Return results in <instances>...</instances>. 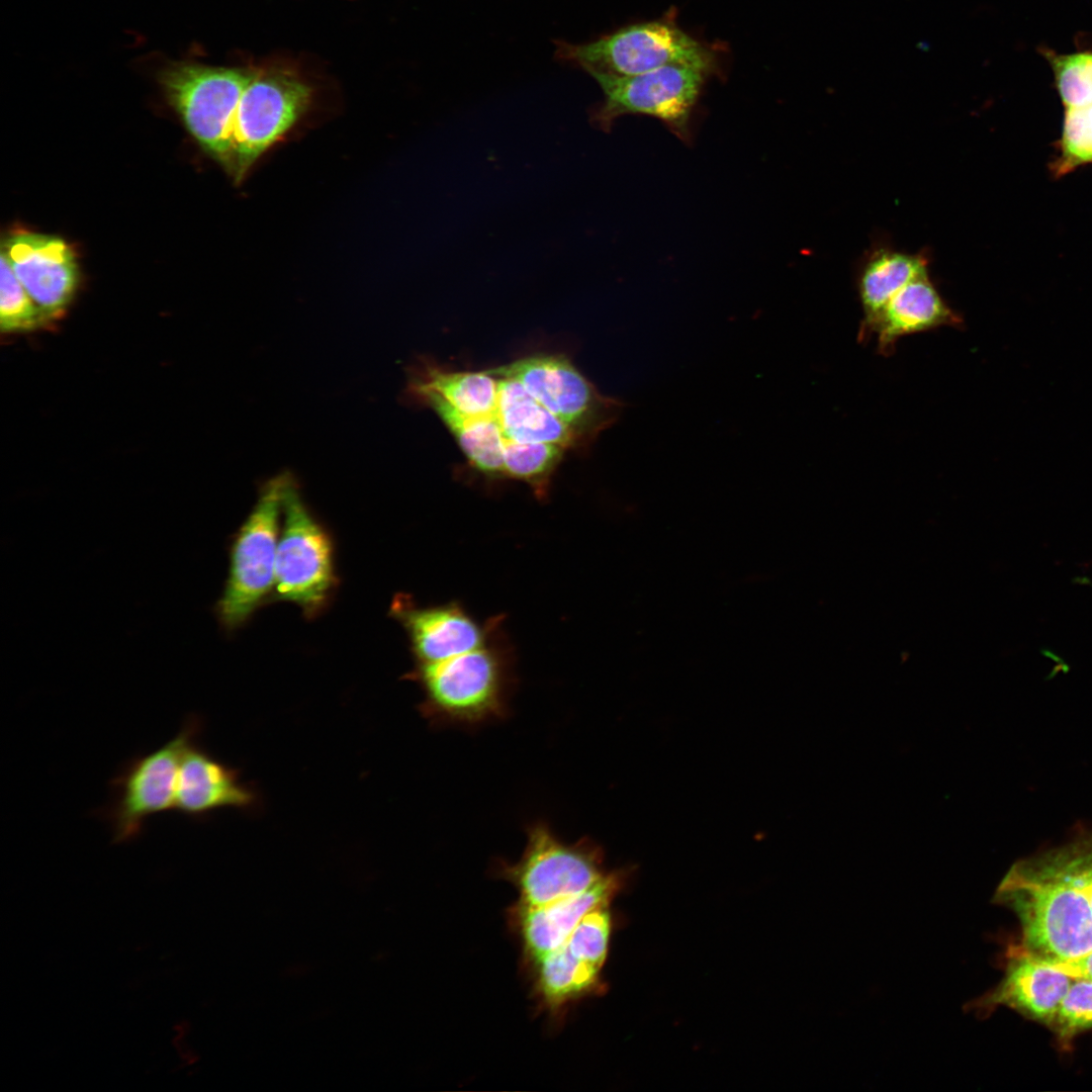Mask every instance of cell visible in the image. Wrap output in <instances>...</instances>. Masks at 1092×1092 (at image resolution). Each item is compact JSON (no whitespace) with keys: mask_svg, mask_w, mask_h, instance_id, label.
<instances>
[{"mask_svg":"<svg viewBox=\"0 0 1092 1092\" xmlns=\"http://www.w3.org/2000/svg\"><path fill=\"white\" fill-rule=\"evenodd\" d=\"M555 58L592 74L634 76L668 65L718 69L714 50L695 38L670 11L663 17L628 24L583 43L555 40Z\"/></svg>","mask_w":1092,"mask_h":1092,"instance_id":"3957f363","label":"cell"},{"mask_svg":"<svg viewBox=\"0 0 1092 1092\" xmlns=\"http://www.w3.org/2000/svg\"><path fill=\"white\" fill-rule=\"evenodd\" d=\"M1050 1026L1063 1044L1092 1028V981L1073 979Z\"/></svg>","mask_w":1092,"mask_h":1092,"instance_id":"83f0119b","label":"cell"},{"mask_svg":"<svg viewBox=\"0 0 1092 1092\" xmlns=\"http://www.w3.org/2000/svg\"><path fill=\"white\" fill-rule=\"evenodd\" d=\"M995 901L1018 918L1027 953L1065 962L1092 952L1086 833L1015 862L1001 881Z\"/></svg>","mask_w":1092,"mask_h":1092,"instance_id":"6da1fadb","label":"cell"},{"mask_svg":"<svg viewBox=\"0 0 1092 1092\" xmlns=\"http://www.w3.org/2000/svg\"><path fill=\"white\" fill-rule=\"evenodd\" d=\"M497 376L498 391L493 416L506 440L548 443L566 450H587L576 434L533 397L519 380Z\"/></svg>","mask_w":1092,"mask_h":1092,"instance_id":"ac0fdd59","label":"cell"},{"mask_svg":"<svg viewBox=\"0 0 1092 1092\" xmlns=\"http://www.w3.org/2000/svg\"><path fill=\"white\" fill-rule=\"evenodd\" d=\"M519 380L527 391L571 429L588 450L614 425L625 404L602 394L562 354H538L490 369Z\"/></svg>","mask_w":1092,"mask_h":1092,"instance_id":"8fae6325","label":"cell"},{"mask_svg":"<svg viewBox=\"0 0 1092 1092\" xmlns=\"http://www.w3.org/2000/svg\"><path fill=\"white\" fill-rule=\"evenodd\" d=\"M607 907H599L583 916L564 943L576 959L599 969H602L607 957L611 931Z\"/></svg>","mask_w":1092,"mask_h":1092,"instance_id":"4316f807","label":"cell"},{"mask_svg":"<svg viewBox=\"0 0 1092 1092\" xmlns=\"http://www.w3.org/2000/svg\"><path fill=\"white\" fill-rule=\"evenodd\" d=\"M1039 961L1045 963L1046 965L1055 968L1060 972H1063L1064 974L1072 977L1073 979H1084L1092 981V952L1065 962H1046L1042 960Z\"/></svg>","mask_w":1092,"mask_h":1092,"instance_id":"f1b7e54d","label":"cell"},{"mask_svg":"<svg viewBox=\"0 0 1092 1092\" xmlns=\"http://www.w3.org/2000/svg\"><path fill=\"white\" fill-rule=\"evenodd\" d=\"M253 69L178 62L160 74L164 91L189 132L225 170L234 116Z\"/></svg>","mask_w":1092,"mask_h":1092,"instance_id":"ba28073f","label":"cell"},{"mask_svg":"<svg viewBox=\"0 0 1092 1092\" xmlns=\"http://www.w3.org/2000/svg\"><path fill=\"white\" fill-rule=\"evenodd\" d=\"M2 251L47 322L63 314L78 284L71 248L58 237L21 233L8 238Z\"/></svg>","mask_w":1092,"mask_h":1092,"instance_id":"4fadbf2b","label":"cell"},{"mask_svg":"<svg viewBox=\"0 0 1092 1092\" xmlns=\"http://www.w3.org/2000/svg\"><path fill=\"white\" fill-rule=\"evenodd\" d=\"M536 987L550 1006H561L589 991L601 969L576 959L565 944L536 962Z\"/></svg>","mask_w":1092,"mask_h":1092,"instance_id":"7402d4cb","label":"cell"},{"mask_svg":"<svg viewBox=\"0 0 1092 1092\" xmlns=\"http://www.w3.org/2000/svg\"><path fill=\"white\" fill-rule=\"evenodd\" d=\"M290 477L282 473L261 486L254 508L234 537L228 578L214 608L226 632L245 624L273 593L280 516Z\"/></svg>","mask_w":1092,"mask_h":1092,"instance_id":"277c9868","label":"cell"},{"mask_svg":"<svg viewBox=\"0 0 1092 1092\" xmlns=\"http://www.w3.org/2000/svg\"><path fill=\"white\" fill-rule=\"evenodd\" d=\"M1002 981L996 988L970 1002L966 1009L987 1016L1006 1006L1028 1018L1050 1025L1073 978L1010 945Z\"/></svg>","mask_w":1092,"mask_h":1092,"instance_id":"5bb4252c","label":"cell"},{"mask_svg":"<svg viewBox=\"0 0 1092 1092\" xmlns=\"http://www.w3.org/2000/svg\"><path fill=\"white\" fill-rule=\"evenodd\" d=\"M202 728V718L189 714L171 740L121 764L108 783L107 803L94 811L110 826L113 843L135 840L144 832L148 819L174 811L183 754L199 738Z\"/></svg>","mask_w":1092,"mask_h":1092,"instance_id":"8992f818","label":"cell"},{"mask_svg":"<svg viewBox=\"0 0 1092 1092\" xmlns=\"http://www.w3.org/2000/svg\"><path fill=\"white\" fill-rule=\"evenodd\" d=\"M282 517L273 595L313 618L329 605L338 584L334 542L303 502L292 476L284 491Z\"/></svg>","mask_w":1092,"mask_h":1092,"instance_id":"52a82bcc","label":"cell"},{"mask_svg":"<svg viewBox=\"0 0 1092 1092\" xmlns=\"http://www.w3.org/2000/svg\"><path fill=\"white\" fill-rule=\"evenodd\" d=\"M500 631L466 653L416 664L410 678L423 691L419 710L431 725L474 728L509 715L516 678L513 656L499 638Z\"/></svg>","mask_w":1092,"mask_h":1092,"instance_id":"7a4b0ae2","label":"cell"},{"mask_svg":"<svg viewBox=\"0 0 1092 1092\" xmlns=\"http://www.w3.org/2000/svg\"><path fill=\"white\" fill-rule=\"evenodd\" d=\"M1088 875H1089V898L1092 909V832L1088 833Z\"/></svg>","mask_w":1092,"mask_h":1092,"instance_id":"f546056e","label":"cell"},{"mask_svg":"<svg viewBox=\"0 0 1092 1092\" xmlns=\"http://www.w3.org/2000/svg\"><path fill=\"white\" fill-rule=\"evenodd\" d=\"M526 833L520 859L498 866L499 874L518 889L519 905L541 906L577 895L604 875V851L593 839L567 843L544 821L528 825Z\"/></svg>","mask_w":1092,"mask_h":1092,"instance_id":"9c48e42d","label":"cell"},{"mask_svg":"<svg viewBox=\"0 0 1092 1092\" xmlns=\"http://www.w3.org/2000/svg\"><path fill=\"white\" fill-rule=\"evenodd\" d=\"M193 740L186 748L178 774L174 811L193 820H202L224 809H251L256 792L243 783L239 771L213 756Z\"/></svg>","mask_w":1092,"mask_h":1092,"instance_id":"9a60e30c","label":"cell"},{"mask_svg":"<svg viewBox=\"0 0 1092 1092\" xmlns=\"http://www.w3.org/2000/svg\"><path fill=\"white\" fill-rule=\"evenodd\" d=\"M407 386L434 391L463 414L487 417L496 407L498 376L490 370H449L421 359L408 371Z\"/></svg>","mask_w":1092,"mask_h":1092,"instance_id":"ffe728a7","label":"cell"},{"mask_svg":"<svg viewBox=\"0 0 1092 1092\" xmlns=\"http://www.w3.org/2000/svg\"><path fill=\"white\" fill-rule=\"evenodd\" d=\"M1092 164V103L1065 109L1058 156L1052 165L1055 176Z\"/></svg>","mask_w":1092,"mask_h":1092,"instance_id":"cb8c5ba5","label":"cell"},{"mask_svg":"<svg viewBox=\"0 0 1092 1092\" xmlns=\"http://www.w3.org/2000/svg\"><path fill=\"white\" fill-rule=\"evenodd\" d=\"M928 272V258L923 253L891 249L875 251L867 259L857 278L862 308L859 332L864 330L888 301L907 283Z\"/></svg>","mask_w":1092,"mask_h":1092,"instance_id":"44dd1931","label":"cell"},{"mask_svg":"<svg viewBox=\"0 0 1092 1092\" xmlns=\"http://www.w3.org/2000/svg\"><path fill=\"white\" fill-rule=\"evenodd\" d=\"M1065 109L1092 103V53L1058 55L1045 52Z\"/></svg>","mask_w":1092,"mask_h":1092,"instance_id":"484cf974","label":"cell"},{"mask_svg":"<svg viewBox=\"0 0 1092 1092\" xmlns=\"http://www.w3.org/2000/svg\"><path fill=\"white\" fill-rule=\"evenodd\" d=\"M392 613L403 626L417 665L437 663L483 646L500 629L502 617L478 622L457 602L420 607L398 598Z\"/></svg>","mask_w":1092,"mask_h":1092,"instance_id":"7c38bea8","label":"cell"},{"mask_svg":"<svg viewBox=\"0 0 1092 1092\" xmlns=\"http://www.w3.org/2000/svg\"><path fill=\"white\" fill-rule=\"evenodd\" d=\"M405 394L430 407L452 434L469 464L489 478H505V438L494 416L463 414L434 391L406 386Z\"/></svg>","mask_w":1092,"mask_h":1092,"instance_id":"d6986e66","label":"cell"},{"mask_svg":"<svg viewBox=\"0 0 1092 1092\" xmlns=\"http://www.w3.org/2000/svg\"><path fill=\"white\" fill-rule=\"evenodd\" d=\"M566 451L554 444L505 440L504 476L525 482L539 499H544Z\"/></svg>","mask_w":1092,"mask_h":1092,"instance_id":"603a6c76","label":"cell"},{"mask_svg":"<svg viewBox=\"0 0 1092 1092\" xmlns=\"http://www.w3.org/2000/svg\"><path fill=\"white\" fill-rule=\"evenodd\" d=\"M962 323V316L941 297L927 272L901 288L872 323L858 332V340L876 336L879 353L889 356L904 336L944 326L958 327Z\"/></svg>","mask_w":1092,"mask_h":1092,"instance_id":"e0dca14e","label":"cell"},{"mask_svg":"<svg viewBox=\"0 0 1092 1092\" xmlns=\"http://www.w3.org/2000/svg\"><path fill=\"white\" fill-rule=\"evenodd\" d=\"M714 73L707 68L677 64L634 76L592 74L604 95L592 112V121L607 131L620 116L644 114L661 120L678 138L688 141L694 107Z\"/></svg>","mask_w":1092,"mask_h":1092,"instance_id":"30bf717a","label":"cell"},{"mask_svg":"<svg viewBox=\"0 0 1092 1092\" xmlns=\"http://www.w3.org/2000/svg\"><path fill=\"white\" fill-rule=\"evenodd\" d=\"M628 874L625 870L604 874L582 893L545 905H519V927L528 956L536 963L563 945L583 916L609 906Z\"/></svg>","mask_w":1092,"mask_h":1092,"instance_id":"2e32d148","label":"cell"},{"mask_svg":"<svg viewBox=\"0 0 1092 1092\" xmlns=\"http://www.w3.org/2000/svg\"><path fill=\"white\" fill-rule=\"evenodd\" d=\"M313 88L293 67L254 66L232 126L228 173L240 183L257 161L281 141L308 110Z\"/></svg>","mask_w":1092,"mask_h":1092,"instance_id":"5b68a950","label":"cell"},{"mask_svg":"<svg viewBox=\"0 0 1092 1092\" xmlns=\"http://www.w3.org/2000/svg\"><path fill=\"white\" fill-rule=\"evenodd\" d=\"M0 326L4 333L27 332L47 323L1 253Z\"/></svg>","mask_w":1092,"mask_h":1092,"instance_id":"d4e9b609","label":"cell"}]
</instances>
